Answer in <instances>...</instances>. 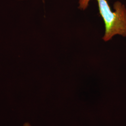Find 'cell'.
Segmentation results:
<instances>
[{
    "label": "cell",
    "mask_w": 126,
    "mask_h": 126,
    "mask_svg": "<svg viewBox=\"0 0 126 126\" xmlns=\"http://www.w3.org/2000/svg\"><path fill=\"white\" fill-rule=\"evenodd\" d=\"M89 0H79V8L82 10L86 9L89 3Z\"/></svg>",
    "instance_id": "obj_2"
},
{
    "label": "cell",
    "mask_w": 126,
    "mask_h": 126,
    "mask_svg": "<svg viewBox=\"0 0 126 126\" xmlns=\"http://www.w3.org/2000/svg\"><path fill=\"white\" fill-rule=\"evenodd\" d=\"M99 13L103 19L105 32L103 39L107 42L116 35L126 37V8L122 2L113 4L114 11L111 9L107 0H97Z\"/></svg>",
    "instance_id": "obj_1"
},
{
    "label": "cell",
    "mask_w": 126,
    "mask_h": 126,
    "mask_svg": "<svg viewBox=\"0 0 126 126\" xmlns=\"http://www.w3.org/2000/svg\"><path fill=\"white\" fill-rule=\"evenodd\" d=\"M23 126H32L31 124L29 122H25V123H24Z\"/></svg>",
    "instance_id": "obj_3"
}]
</instances>
